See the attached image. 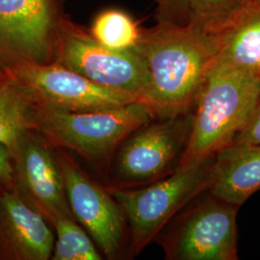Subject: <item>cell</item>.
Segmentation results:
<instances>
[{"label": "cell", "instance_id": "obj_18", "mask_svg": "<svg viewBox=\"0 0 260 260\" xmlns=\"http://www.w3.org/2000/svg\"><path fill=\"white\" fill-rule=\"evenodd\" d=\"M250 0H188L191 24L220 35L233 24Z\"/></svg>", "mask_w": 260, "mask_h": 260}, {"label": "cell", "instance_id": "obj_9", "mask_svg": "<svg viewBox=\"0 0 260 260\" xmlns=\"http://www.w3.org/2000/svg\"><path fill=\"white\" fill-rule=\"evenodd\" d=\"M14 186L51 224L71 210L58 153L37 130H30L13 149Z\"/></svg>", "mask_w": 260, "mask_h": 260}, {"label": "cell", "instance_id": "obj_1", "mask_svg": "<svg viewBox=\"0 0 260 260\" xmlns=\"http://www.w3.org/2000/svg\"><path fill=\"white\" fill-rule=\"evenodd\" d=\"M222 44V34L207 33L191 23L158 22L142 32L136 50L149 72V106L156 117L189 111Z\"/></svg>", "mask_w": 260, "mask_h": 260}, {"label": "cell", "instance_id": "obj_2", "mask_svg": "<svg viewBox=\"0 0 260 260\" xmlns=\"http://www.w3.org/2000/svg\"><path fill=\"white\" fill-rule=\"evenodd\" d=\"M260 94V79L219 62L196 96L192 127L178 167L213 157L245 127Z\"/></svg>", "mask_w": 260, "mask_h": 260}, {"label": "cell", "instance_id": "obj_4", "mask_svg": "<svg viewBox=\"0 0 260 260\" xmlns=\"http://www.w3.org/2000/svg\"><path fill=\"white\" fill-rule=\"evenodd\" d=\"M213 157L177 170L152 185L114 188L111 194L121 205L131 235V247L139 253L176 214L196 197L209 190L213 180Z\"/></svg>", "mask_w": 260, "mask_h": 260}, {"label": "cell", "instance_id": "obj_12", "mask_svg": "<svg viewBox=\"0 0 260 260\" xmlns=\"http://www.w3.org/2000/svg\"><path fill=\"white\" fill-rule=\"evenodd\" d=\"M51 228L15 186L0 188V260L51 259Z\"/></svg>", "mask_w": 260, "mask_h": 260}, {"label": "cell", "instance_id": "obj_10", "mask_svg": "<svg viewBox=\"0 0 260 260\" xmlns=\"http://www.w3.org/2000/svg\"><path fill=\"white\" fill-rule=\"evenodd\" d=\"M68 202L75 220L107 258L121 251L126 220L110 191L89 177L73 158L57 150Z\"/></svg>", "mask_w": 260, "mask_h": 260}, {"label": "cell", "instance_id": "obj_11", "mask_svg": "<svg viewBox=\"0 0 260 260\" xmlns=\"http://www.w3.org/2000/svg\"><path fill=\"white\" fill-rule=\"evenodd\" d=\"M58 23L31 0H0V69L50 62Z\"/></svg>", "mask_w": 260, "mask_h": 260}, {"label": "cell", "instance_id": "obj_8", "mask_svg": "<svg viewBox=\"0 0 260 260\" xmlns=\"http://www.w3.org/2000/svg\"><path fill=\"white\" fill-rule=\"evenodd\" d=\"M239 207L212 196L190 209L165 239L168 259H238Z\"/></svg>", "mask_w": 260, "mask_h": 260}, {"label": "cell", "instance_id": "obj_13", "mask_svg": "<svg viewBox=\"0 0 260 260\" xmlns=\"http://www.w3.org/2000/svg\"><path fill=\"white\" fill-rule=\"evenodd\" d=\"M260 190V145L232 143L214 159L211 195L241 206Z\"/></svg>", "mask_w": 260, "mask_h": 260}, {"label": "cell", "instance_id": "obj_17", "mask_svg": "<svg viewBox=\"0 0 260 260\" xmlns=\"http://www.w3.org/2000/svg\"><path fill=\"white\" fill-rule=\"evenodd\" d=\"M141 29L126 13L120 10H106L94 20L90 34L95 41L116 50H136Z\"/></svg>", "mask_w": 260, "mask_h": 260}, {"label": "cell", "instance_id": "obj_7", "mask_svg": "<svg viewBox=\"0 0 260 260\" xmlns=\"http://www.w3.org/2000/svg\"><path fill=\"white\" fill-rule=\"evenodd\" d=\"M134 130L116 151L113 180L122 185L148 183L163 177L182 155L192 127L193 114L187 111L156 117Z\"/></svg>", "mask_w": 260, "mask_h": 260}, {"label": "cell", "instance_id": "obj_19", "mask_svg": "<svg viewBox=\"0 0 260 260\" xmlns=\"http://www.w3.org/2000/svg\"><path fill=\"white\" fill-rule=\"evenodd\" d=\"M158 22L186 25L191 21L188 0H156Z\"/></svg>", "mask_w": 260, "mask_h": 260}, {"label": "cell", "instance_id": "obj_20", "mask_svg": "<svg viewBox=\"0 0 260 260\" xmlns=\"http://www.w3.org/2000/svg\"><path fill=\"white\" fill-rule=\"evenodd\" d=\"M233 143L260 145V94L251 118Z\"/></svg>", "mask_w": 260, "mask_h": 260}, {"label": "cell", "instance_id": "obj_15", "mask_svg": "<svg viewBox=\"0 0 260 260\" xmlns=\"http://www.w3.org/2000/svg\"><path fill=\"white\" fill-rule=\"evenodd\" d=\"M36 106L19 81L0 69V143L11 151L30 130L36 129Z\"/></svg>", "mask_w": 260, "mask_h": 260}, {"label": "cell", "instance_id": "obj_6", "mask_svg": "<svg viewBox=\"0 0 260 260\" xmlns=\"http://www.w3.org/2000/svg\"><path fill=\"white\" fill-rule=\"evenodd\" d=\"M36 107L63 111H100L141 102L130 93L94 83L55 61H25L5 69Z\"/></svg>", "mask_w": 260, "mask_h": 260}, {"label": "cell", "instance_id": "obj_21", "mask_svg": "<svg viewBox=\"0 0 260 260\" xmlns=\"http://www.w3.org/2000/svg\"><path fill=\"white\" fill-rule=\"evenodd\" d=\"M14 185L13 152L3 143H0V188Z\"/></svg>", "mask_w": 260, "mask_h": 260}, {"label": "cell", "instance_id": "obj_22", "mask_svg": "<svg viewBox=\"0 0 260 260\" xmlns=\"http://www.w3.org/2000/svg\"><path fill=\"white\" fill-rule=\"evenodd\" d=\"M35 5H37L39 8H41L47 13L53 14V10L51 6V0H31Z\"/></svg>", "mask_w": 260, "mask_h": 260}, {"label": "cell", "instance_id": "obj_3", "mask_svg": "<svg viewBox=\"0 0 260 260\" xmlns=\"http://www.w3.org/2000/svg\"><path fill=\"white\" fill-rule=\"evenodd\" d=\"M156 118L143 102L100 111L36 107V130L55 149L73 150L92 162L109 157L134 130Z\"/></svg>", "mask_w": 260, "mask_h": 260}, {"label": "cell", "instance_id": "obj_23", "mask_svg": "<svg viewBox=\"0 0 260 260\" xmlns=\"http://www.w3.org/2000/svg\"><path fill=\"white\" fill-rule=\"evenodd\" d=\"M251 3H260V0H250Z\"/></svg>", "mask_w": 260, "mask_h": 260}, {"label": "cell", "instance_id": "obj_14", "mask_svg": "<svg viewBox=\"0 0 260 260\" xmlns=\"http://www.w3.org/2000/svg\"><path fill=\"white\" fill-rule=\"evenodd\" d=\"M222 36L217 62L260 79V3H250Z\"/></svg>", "mask_w": 260, "mask_h": 260}, {"label": "cell", "instance_id": "obj_16", "mask_svg": "<svg viewBox=\"0 0 260 260\" xmlns=\"http://www.w3.org/2000/svg\"><path fill=\"white\" fill-rule=\"evenodd\" d=\"M52 228L55 242L51 259H103V254L98 250L92 237L75 217H59L52 223Z\"/></svg>", "mask_w": 260, "mask_h": 260}, {"label": "cell", "instance_id": "obj_5", "mask_svg": "<svg viewBox=\"0 0 260 260\" xmlns=\"http://www.w3.org/2000/svg\"><path fill=\"white\" fill-rule=\"evenodd\" d=\"M54 61L94 83L130 93L149 105V72L137 50L104 47L68 20H59Z\"/></svg>", "mask_w": 260, "mask_h": 260}]
</instances>
